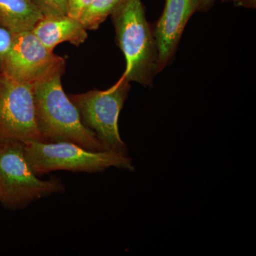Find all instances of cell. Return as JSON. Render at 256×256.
Here are the masks:
<instances>
[{
	"label": "cell",
	"instance_id": "8fae6325",
	"mask_svg": "<svg viewBox=\"0 0 256 256\" xmlns=\"http://www.w3.org/2000/svg\"><path fill=\"white\" fill-rule=\"evenodd\" d=\"M124 2V0H92L79 20L86 30H97L101 24Z\"/></svg>",
	"mask_w": 256,
	"mask_h": 256
},
{
	"label": "cell",
	"instance_id": "5bb4252c",
	"mask_svg": "<svg viewBox=\"0 0 256 256\" xmlns=\"http://www.w3.org/2000/svg\"><path fill=\"white\" fill-rule=\"evenodd\" d=\"M92 0H67V15L70 18L80 20L84 12Z\"/></svg>",
	"mask_w": 256,
	"mask_h": 256
},
{
	"label": "cell",
	"instance_id": "2e32d148",
	"mask_svg": "<svg viewBox=\"0 0 256 256\" xmlns=\"http://www.w3.org/2000/svg\"><path fill=\"white\" fill-rule=\"evenodd\" d=\"M4 140H3L1 138H0V148H1L2 146L3 143H4Z\"/></svg>",
	"mask_w": 256,
	"mask_h": 256
},
{
	"label": "cell",
	"instance_id": "4fadbf2b",
	"mask_svg": "<svg viewBox=\"0 0 256 256\" xmlns=\"http://www.w3.org/2000/svg\"><path fill=\"white\" fill-rule=\"evenodd\" d=\"M14 34L0 26V73L2 74L5 58L9 53Z\"/></svg>",
	"mask_w": 256,
	"mask_h": 256
},
{
	"label": "cell",
	"instance_id": "3957f363",
	"mask_svg": "<svg viewBox=\"0 0 256 256\" xmlns=\"http://www.w3.org/2000/svg\"><path fill=\"white\" fill-rule=\"evenodd\" d=\"M28 163L37 176L58 170L74 172H102L109 168L134 171L129 156L109 151L89 150L70 142L24 143Z\"/></svg>",
	"mask_w": 256,
	"mask_h": 256
},
{
	"label": "cell",
	"instance_id": "9a60e30c",
	"mask_svg": "<svg viewBox=\"0 0 256 256\" xmlns=\"http://www.w3.org/2000/svg\"><path fill=\"white\" fill-rule=\"evenodd\" d=\"M222 2H232L236 6L247 8V9H256V0H222Z\"/></svg>",
	"mask_w": 256,
	"mask_h": 256
},
{
	"label": "cell",
	"instance_id": "6da1fadb",
	"mask_svg": "<svg viewBox=\"0 0 256 256\" xmlns=\"http://www.w3.org/2000/svg\"><path fill=\"white\" fill-rule=\"evenodd\" d=\"M111 18L116 43L126 60L121 78L144 87L152 86L154 77L160 73L159 56L142 0H124Z\"/></svg>",
	"mask_w": 256,
	"mask_h": 256
},
{
	"label": "cell",
	"instance_id": "9c48e42d",
	"mask_svg": "<svg viewBox=\"0 0 256 256\" xmlns=\"http://www.w3.org/2000/svg\"><path fill=\"white\" fill-rule=\"evenodd\" d=\"M32 32L48 50H54L63 42H69L78 46L88 38L87 30L80 20L68 15L56 18H44Z\"/></svg>",
	"mask_w": 256,
	"mask_h": 256
},
{
	"label": "cell",
	"instance_id": "30bf717a",
	"mask_svg": "<svg viewBox=\"0 0 256 256\" xmlns=\"http://www.w3.org/2000/svg\"><path fill=\"white\" fill-rule=\"evenodd\" d=\"M43 18L32 0H0V26L13 34L32 32Z\"/></svg>",
	"mask_w": 256,
	"mask_h": 256
},
{
	"label": "cell",
	"instance_id": "277c9868",
	"mask_svg": "<svg viewBox=\"0 0 256 256\" xmlns=\"http://www.w3.org/2000/svg\"><path fill=\"white\" fill-rule=\"evenodd\" d=\"M65 192L57 178L42 180L32 170L24 143L6 140L0 148V203L8 208H24L32 202Z\"/></svg>",
	"mask_w": 256,
	"mask_h": 256
},
{
	"label": "cell",
	"instance_id": "8992f818",
	"mask_svg": "<svg viewBox=\"0 0 256 256\" xmlns=\"http://www.w3.org/2000/svg\"><path fill=\"white\" fill-rule=\"evenodd\" d=\"M66 60L48 50L32 32L13 36L2 74L14 82L34 86L55 75H63Z\"/></svg>",
	"mask_w": 256,
	"mask_h": 256
},
{
	"label": "cell",
	"instance_id": "e0dca14e",
	"mask_svg": "<svg viewBox=\"0 0 256 256\" xmlns=\"http://www.w3.org/2000/svg\"><path fill=\"white\" fill-rule=\"evenodd\" d=\"M2 75V74L1 73H0V78H1Z\"/></svg>",
	"mask_w": 256,
	"mask_h": 256
},
{
	"label": "cell",
	"instance_id": "7c38bea8",
	"mask_svg": "<svg viewBox=\"0 0 256 256\" xmlns=\"http://www.w3.org/2000/svg\"><path fill=\"white\" fill-rule=\"evenodd\" d=\"M44 18H50L67 15V0H32Z\"/></svg>",
	"mask_w": 256,
	"mask_h": 256
},
{
	"label": "cell",
	"instance_id": "7a4b0ae2",
	"mask_svg": "<svg viewBox=\"0 0 256 256\" xmlns=\"http://www.w3.org/2000/svg\"><path fill=\"white\" fill-rule=\"evenodd\" d=\"M54 76L34 86L37 124L45 142H70L89 150L106 151L95 134L82 124L80 114Z\"/></svg>",
	"mask_w": 256,
	"mask_h": 256
},
{
	"label": "cell",
	"instance_id": "52a82bcc",
	"mask_svg": "<svg viewBox=\"0 0 256 256\" xmlns=\"http://www.w3.org/2000/svg\"><path fill=\"white\" fill-rule=\"evenodd\" d=\"M0 138L23 143L44 139L37 124L34 86L0 78Z\"/></svg>",
	"mask_w": 256,
	"mask_h": 256
},
{
	"label": "cell",
	"instance_id": "ba28073f",
	"mask_svg": "<svg viewBox=\"0 0 256 256\" xmlns=\"http://www.w3.org/2000/svg\"><path fill=\"white\" fill-rule=\"evenodd\" d=\"M215 0H166L164 9L153 28L161 72L174 58L184 30L194 14L206 12Z\"/></svg>",
	"mask_w": 256,
	"mask_h": 256
},
{
	"label": "cell",
	"instance_id": "5b68a950",
	"mask_svg": "<svg viewBox=\"0 0 256 256\" xmlns=\"http://www.w3.org/2000/svg\"><path fill=\"white\" fill-rule=\"evenodd\" d=\"M130 90V82L120 78L106 90L68 95L76 107L82 124L95 134L106 150L127 156L129 149L120 136L118 118Z\"/></svg>",
	"mask_w": 256,
	"mask_h": 256
}]
</instances>
